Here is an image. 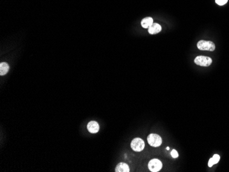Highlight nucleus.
<instances>
[{"mask_svg": "<svg viewBox=\"0 0 229 172\" xmlns=\"http://www.w3.org/2000/svg\"><path fill=\"white\" fill-rule=\"evenodd\" d=\"M194 62L197 65L202 66V67H208L212 63V59L210 57L204 56H198L194 60Z\"/></svg>", "mask_w": 229, "mask_h": 172, "instance_id": "3", "label": "nucleus"}, {"mask_svg": "<svg viewBox=\"0 0 229 172\" xmlns=\"http://www.w3.org/2000/svg\"><path fill=\"white\" fill-rule=\"evenodd\" d=\"M152 24H153V19L152 18V17H149L144 18L141 22V26L143 28H146V29H147V28H149L150 25Z\"/></svg>", "mask_w": 229, "mask_h": 172, "instance_id": "9", "label": "nucleus"}, {"mask_svg": "<svg viewBox=\"0 0 229 172\" xmlns=\"http://www.w3.org/2000/svg\"><path fill=\"white\" fill-rule=\"evenodd\" d=\"M171 156H172V158H174V159H176V158H178V151L174 149V150L172 151H171Z\"/></svg>", "mask_w": 229, "mask_h": 172, "instance_id": "12", "label": "nucleus"}, {"mask_svg": "<svg viewBox=\"0 0 229 172\" xmlns=\"http://www.w3.org/2000/svg\"><path fill=\"white\" fill-rule=\"evenodd\" d=\"M147 142H148L149 145H151L152 147L154 148H157L159 147L162 144V138L156 134H150V135L147 136Z\"/></svg>", "mask_w": 229, "mask_h": 172, "instance_id": "2", "label": "nucleus"}, {"mask_svg": "<svg viewBox=\"0 0 229 172\" xmlns=\"http://www.w3.org/2000/svg\"><path fill=\"white\" fill-rule=\"evenodd\" d=\"M116 172H129L130 168L126 163H120L115 168Z\"/></svg>", "mask_w": 229, "mask_h": 172, "instance_id": "8", "label": "nucleus"}, {"mask_svg": "<svg viewBox=\"0 0 229 172\" xmlns=\"http://www.w3.org/2000/svg\"><path fill=\"white\" fill-rule=\"evenodd\" d=\"M167 150H170V148H169V147H167Z\"/></svg>", "mask_w": 229, "mask_h": 172, "instance_id": "14", "label": "nucleus"}, {"mask_svg": "<svg viewBox=\"0 0 229 172\" xmlns=\"http://www.w3.org/2000/svg\"><path fill=\"white\" fill-rule=\"evenodd\" d=\"M197 47L200 50L202 51H213L215 50L216 45L212 41H204V40H201L198 43H197Z\"/></svg>", "mask_w": 229, "mask_h": 172, "instance_id": "1", "label": "nucleus"}, {"mask_svg": "<svg viewBox=\"0 0 229 172\" xmlns=\"http://www.w3.org/2000/svg\"><path fill=\"white\" fill-rule=\"evenodd\" d=\"M10 66L6 62H2L0 64V75L4 76L9 71Z\"/></svg>", "mask_w": 229, "mask_h": 172, "instance_id": "10", "label": "nucleus"}, {"mask_svg": "<svg viewBox=\"0 0 229 172\" xmlns=\"http://www.w3.org/2000/svg\"><path fill=\"white\" fill-rule=\"evenodd\" d=\"M87 129L91 133H97L100 130V125L97 122L91 121L87 124Z\"/></svg>", "mask_w": 229, "mask_h": 172, "instance_id": "6", "label": "nucleus"}, {"mask_svg": "<svg viewBox=\"0 0 229 172\" xmlns=\"http://www.w3.org/2000/svg\"><path fill=\"white\" fill-rule=\"evenodd\" d=\"M131 148L135 151H141L145 148V143L141 138H135L132 141Z\"/></svg>", "mask_w": 229, "mask_h": 172, "instance_id": "5", "label": "nucleus"}, {"mask_svg": "<svg viewBox=\"0 0 229 172\" xmlns=\"http://www.w3.org/2000/svg\"><path fill=\"white\" fill-rule=\"evenodd\" d=\"M163 167V164L160 160L158 159H152L148 163V168L150 171L158 172Z\"/></svg>", "mask_w": 229, "mask_h": 172, "instance_id": "4", "label": "nucleus"}, {"mask_svg": "<svg viewBox=\"0 0 229 172\" xmlns=\"http://www.w3.org/2000/svg\"><path fill=\"white\" fill-rule=\"evenodd\" d=\"M162 30V28L158 24L153 23V24L150 25L148 28V32L150 34H156L160 32Z\"/></svg>", "mask_w": 229, "mask_h": 172, "instance_id": "7", "label": "nucleus"}, {"mask_svg": "<svg viewBox=\"0 0 229 172\" xmlns=\"http://www.w3.org/2000/svg\"><path fill=\"white\" fill-rule=\"evenodd\" d=\"M228 0H216V2L217 4H218L219 6H223L226 4L227 3Z\"/></svg>", "mask_w": 229, "mask_h": 172, "instance_id": "13", "label": "nucleus"}, {"mask_svg": "<svg viewBox=\"0 0 229 172\" xmlns=\"http://www.w3.org/2000/svg\"><path fill=\"white\" fill-rule=\"evenodd\" d=\"M219 160H220V156L218 155V154H214V156L212 158H211L209 160H208V167H213V165L217 164V163L219 161Z\"/></svg>", "mask_w": 229, "mask_h": 172, "instance_id": "11", "label": "nucleus"}]
</instances>
